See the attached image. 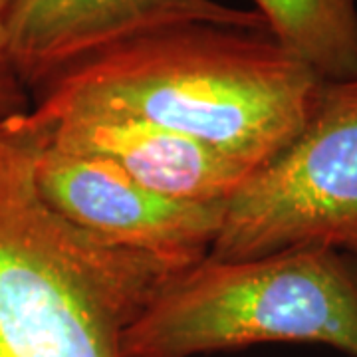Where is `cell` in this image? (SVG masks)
<instances>
[{"label": "cell", "mask_w": 357, "mask_h": 357, "mask_svg": "<svg viewBox=\"0 0 357 357\" xmlns=\"http://www.w3.org/2000/svg\"><path fill=\"white\" fill-rule=\"evenodd\" d=\"M321 86L268 28L195 22L79 60L34 93L28 114L137 117L255 173L304 129Z\"/></svg>", "instance_id": "1"}, {"label": "cell", "mask_w": 357, "mask_h": 357, "mask_svg": "<svg viewBox=\"0 0 357 357\" xmlns=\"http://www.w3.org/2000/svg\"><path fill=\"white\" fill-rule=\"evenodd\" d=\"M36 143V185L58 215L105 243L151 256L175 274L208 258L227 204L175 201L105 161L54 149L38 137Z\"/></svg>", "instance_id": "5"}, {"label": "cell", "mask_w": 357, "mask_h": 357, "mask_svg": "<svg viewBox=\"0 0 357 357\" xmlns=\"http://www.w3.org/2000/svg\"><path fill=\"white\" fill-rule=\"evenodd\" d=\"M24 115L0 121V357H121L123 332L175 272L44 201Z\"/></svg>", "instance_id": "2"}, {"label": "cell", "mask_w": 357, "mask_h": 357, "mask_svg": "<svg viewBox=\"0 0 357 357\" xmlns=\"http://www.w3.org/2000/svg\"><path fill=\"white\" fill-rule=\"evenodd\" d=\"M10 0H0V121L32 109V93L20 79L8 46V16Z\"/></svg>", "instance_id": "9"}, {"label": "cell", "mask_w": 357, "mask_h": 357, "mask_svg": "<svg viewBox=\"0 0 357 357\" xmlns=\"http://www.w3.org/2000/svg\"><path fill=\"white\" fill-rule=\"evenodd\" d=\"M319 344L357 357V258L332 244L217 260L171 276L121 335V357Z\"/></svg>", "instance_id": "3"}, {"label": "cell", "mask_w": 357, "mask_h": 357, "mask_svg": "<svg viewBox=\"0 0 357 357\" xmlns=\"http://www.w3.org/2000/svg\"><path fill=\"white\" fill-rule=\"evenodd\" d=\"M333 246H337L345 252H349L354 258H357V225L344 230L342 234H337L335 241H333Z\"/></svg>", "instance_id": "10"}, {"label": "cell", "mask_w": 357, "mask_h": 357, "mask_svg": "<svg viewBox=\"0 0 357 357\" xmlns=\"http://www.w3.org/2000/svg\"><path fill=\"white\" fill-rule=\"evenodd\" d=\"M357 225V79L324 82L304 129L227 203L208 258L332 244Z\"/></svg>", "instance_id": "4"}, {"label": "cell", "mask_w": 357, "mask_h": 357, "mask_svg": "<svg viewBox=\"0 0 357 357\" xmlns=\"http://www.w3.org/2000/svg\"><path fill=\"white\" fill-rule=\"evenodd\" d=\"M195 22L266 28L255 8L218 0H10L6 16L10 56L32 96L84 58Z\"/></svg>", "instance_id": "6"}, {"label": "cell", "mask_w": 357, "mask_h": 357, "mask_svg": "<svg viewBox=\"0 0 357 357\" xmlns=\"http://www.w3.org/2000/svg\"><path fill=\"white\" fill-rule=\"evenodd\" d=\"M272 38L321 82L357 79V0H252Z\"/></svg>", "instance_id": "8"}, {"label": "cell", "mask_w": 357, "mask_h": 357, "mask_svg": "<svg viewBox=\"0 0 357 357\" xmlns=\"http://www.w3.org/2000/svg\"><path fill=\"white\" fill-rule=\"evenodd\" d=\"M26 121L44 145L105 161L175 201L227 204L252 175L201 141L137 117L64 115L38 121L26 114Z\"/></svg>", "instance_id": "7"}]
</instances>
